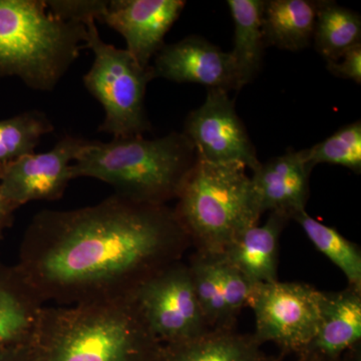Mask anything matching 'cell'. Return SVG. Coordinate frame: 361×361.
Here are the masks:
<instances>
[{"label": "cell", "mask_w": 361, "mask_h": 361, "mask_svg": "<svg viewBox=\"0 0 361 361\" xmlns=\"http://www.w3.org/2000/svg\"><path fill=\"white\" fill-rule=\"evenodd\" d=\"M87 142L65 135L51 151L11 164L0 174L1 196L16 211L32 201L59 200L73 180L71 166Z\"/></svg>", "instance_id": "obj_10"}, {"label": "cell", "mask_w": 361, "mask_h": 361, "mask_svg": "<svg viewBox=\"0 0 361 361\" xmlns=\"http://www.w3.org/2000/svg\"><path fill=\"white\" fill-rule=\"evenodd\" d=\"M246 169L197 158L174 208L197 253L223 255L242 233L258 224L261 215Z\"/></svg>", "instance_id": "obj_5"}, {"label": "cell", "mask_w": 361, "mask_h": 361, "mask_svg": "<svg viewBox=\"0 0 361 361\" xmlns=\"http://www.w3.org/2000/svg\"><path fill=\"white\" fill-rule=\"evenodd\" d=\"M322 291L303 282L254 285L248 307L255 316L253 336L275 344L283 355L307 350L317 334Z\"/></svg>", "instance_id": "obj_7"}, {"label": "cell", "mask_w": 361, "mask_h": 361, "mask_svg": "<svg viewBox=\"0 0 361 361\" xmlns=\"http://www.w3.org/2000/svg\"><path fill=\"white\" fill-rule=\"evenodd\" d=\"M151 68L154 78L205 85L208 90H238L231 54L197 35L164 45Z\"/></svg>", "instance_id": "obj_12"}, {"label": "cell", "mask_w": 361, "mask_h": 361, "mask_svg": "<svg viewBox=\"0 0 361 361\" xmlns=\"http://www.w3.org/2000/svg\"><path fill=\"white\" fill-rule=\"evenodd\" d=\"M311 167L319 164L341 166L360 174L361 123L360 121L344 126L310 149H304Z\"/></svg>", "instance_id": "obj_24"}, {"label": "cell", "mask_w": 361, "mask_h": 361, "mask_svg": "<svg viewBox=\"0 0 361 361\" xmlns=\"http://www.w3.org/2000/svg\"><path fill=\"white\" fill-rule=\"evenodd\" d=\"M360 341L361 290L348 286L341 291H322L319 329L306 351L339 358L360 346Z\"/></svg>", "instance_id": "obj_14"}, {"label": "cell", "mask_w": 361, "mask_h": 361, "mask_svg": "<svg viewBox=\"0 0 361 361\" xmlns=\"http://www.w3.org/2000/svg\"><path fill=\"white\" fill-rule=\"evenodd\" d=\"M216 260L228 314L236 322L237 316L248 306L254 285L222 255L216 256Z\"/></svg>", "instance_id": "obj_25"}, {"label": "cell", "mask_w": 361, "mask_h": 361, "mask_svg": "<svg viewBox=\"0 0 361 361\" xmlns=\"http://www.w3.org/2000/svg\"><path fill=\"white\" fill-rule=\"evenodd\" d=\"M295 220L311 243L343 273L348 286L361 290V251L357 244L345 238L336 228L324 225L308 215L306 210L296 214Z\"/></svg>", "instance_id": "obj_21"}, {"label": "cell", "mask_w": 361, "mask_h": 361, "mask_svg": "<svg viewBox=\"0 0 361 361\" xmlns=\"http://www.w3.org/2000/svg\"><path fill=\"white\" fill-rule=\"evenodd\" d=\"M44 305L16 266L0 262V351L28 338Z\"/></svg>", "instance_id": "obj_16"}, {"label": "cell", "mask_w": 361, "mask_h": 361, "mask_svg": "<svg viewBox=\"0 0 361 361\" xmlns=\"http://www.w3.org/2000/svg\"><path fill=\"white\" fill-rule=\"evenodd\" d=\"M327 70L337 78L361 84V44L355 45L336 61H327Z\"/></svg>", "instance_id": "obj_27"}, {"label": "cell", "mask_w": 361, "mask_h": 361, "mask_svg": "<svg viewBox=\"0 0 361 361\" xmlns=\"http://www.w3.org/2000/svg\"><path fill=\"white\" fill-rule=\"evenodd\" d=\"M54 130L51 121L39 111L0 121V174L11 164L35 153L42 137Z\"/></svg>", "instance_id": "obj_22"}, {"label": "cell", "mask_w": 361, "mask_h": 361, "mask_svg": "<svg viewBox=\"0 0 361 361\" xmlns=\"http://www.w3.org/2000/svg\"><path fill=\"white\" fill-rule=\"evenodd\" d=\"M191 246L174 209L114 194L37 214L14 266L44 304L73 305L130 296Z\"/></svg>", "instance_id": "obj_1"}, {"label": "cell", "mask_w": 361, "mask_h": 361, "mask_svg": "<svg viewBox=\"0 0 361 361\" xmlns=\"http://www.w3.org/2000/svg\"><path fill=\"white\" fill-rule=\"evenodd\" d=\"M195 293L209 329H235L228 314L216 256L195 252L190 259Z\"/></svg>", "instance_id": "obj_23"}, {"label": "cell", "mask_w": 361, "mask_h": 361, "mask_svg": "<svg viewBox=\"0 0 361 361\" xmlns=\"http://www.w3.org/2000/svg\"><path fill=\"white\" fill-rule=\"evenodd\" d=\"M312 42L325 61H336L355 45L361 44L360 14L334 1H316Z\"/></svg>", "instance_id": "obj_20"}, {"label": "cell", "mask_w": 361, "mask_h": 361, "mask_svg": "<svg viewBox=\"0 0 361 361\" xmlns=\"http://www.w3.org/2000/svg\"><path fill=\"white\" fill-rule=\"evenodd\" d=\"M197 161L184 133L172 132L158 139L142 135L89 141L71 166L73 179L94 178L128 200L167 205L178 198Z\"/></svg>", "instance_id": "obj_3"}, {"label": "cell", "mask_w": 361, "mask_h": 361, "mask_svg": "<svg viewBox=\"0 0 361 361\" xmlns=\"http://www.w3.org/2000/svg\"><path fill=\"white\" fill-rule=\"evenodd\" d=\"M234 23V49L230 52L237 73L238 90L251 82L262 66L266 47L261 0H229Z\"/></svg>", "instance_id": "obj_18"}, {"label": "cell", "mask_w": 361, "mask_h": 361, "mask_svg": "<svg viewBox=\"0 0 361 361\" xmlns=\"http://www.w3.org/2000/svg\"><path fill=\"white\" fill-rule=\"evenodd\" d=\"M85 26L87 49L94 51V61L82 80L104 108L99 132L116 139L142 135L151 129L145 108L147 85L154 78L151 66L142 68L127 49L106 44L96 20L87 21Z\"/></svg>", "instance_id": "obj_6"}, {"label": "cell", "mask_w": 361, "mask_h": 361, "mask_svg": "<svg viewBox=\"0 0 361 361\" xmlns=\"http://www.w3.org/2000/svg\"><path fill=\"white\" fill-rule=\"evenodd\" d=\"M296 361H361L360 346L351 349L345 355L339 358H329L317 355V353L305 351L301 355H297Z\"/></svg>", "instance_id": "obj_28"}, {"label": "cell", "mask_w": 361, "mask_h": 361, "mask_svg": "<svg viewBox=\"0 0 361 361\" xmlns=\"http://www.w3.org/2000/svg\"><path fill=\"white\" fill-rule=\"evenodd\" d=\"M288 218L269 213L264 224L248 228L223 254L252 284L270 283L278 280L280 236Z\"/></svg>", "instance_id": "obj_15"}, {"label": "cell", "mask_w": 361, "mask_h": 361, "mask_svg": "<svg viewBox=\"0 0 361 361\" xmlns=\"http://www.w3.org/2000/svg\"><path fill=\"white\" fill-rule=\"evenodd\" d=\"M185 6L183 0H113L102 23L120 33L126 49L142 68H149Z\"/></svg>", "instance_id": "obj_11"}, {"label": "cell", "mask_w": 361, "mask_h": 361, "mask_svg": "<svg viewBox=\"0 0 361 361\" xmlns=\"http://www.w3.org/2000/svg\"><path fill=\"white\" fill-rule=\"evenodd\" d=\"M87 39L85 25L52 16L44 0H0V78L51 92Z\"/></svg>", "instance_id": "obj_4"}, {"label": "cell", "mask_w": 361, "mask_h": 361, "mask_svg": "<svg viewBox=\"0 0 361 361\" xmlns=\"http://www.w3.org/2000/svg\"><path fill=\"white\" fill-rule=\"evenodd\" d=\"M313 168L302 151H288L261 163L251 178L258 212L278 213L291 220L305 210Z\"/></svg>", "instance_id": "obj_13"}, {"label": "cell", "mask_w": 361, "mask_h": 361, "mask_svg": "<svg viewBox=\"0 0 361 361\" xmlns=\"http://www.w3.org/2000/svg\"><path fill=\"white\" fill-rule=\"evenodd\" d=\"M16 348L6 349L0 351V361H18L16 355Z\"/></svg>", "instance_id": "obj_30"}, {"label": "cell", "mask_w": 361, "mask_h": 361, "mask_svg": "<svg viewBox=\"0 0 361 361\" xmlns=\"http://www.w3.org/2000/svg\"><path fill=\"white\" fill-rule=\"evenodd\" d=\"M161 344L132 296L44 305L18 361H156Z\"/></svg>", "instance_id": "obj_2"}, {"label": "cell", "mask_w": 361, "mask_h": 361, "mask_svg": "<svg viewBox=\"0 0 361 361\" xmlns=\"http://www.w3.org/2000/svg\"><path fill=\"white\" fill-rule=\"evenodd\" d=\"M316 1L270 0L263 6V33L266 47L299 51L313 39Z\"/></svg>", "instance_id": "obj_19"}, {"label": "cell", "mask_w": 361, "mask_h": 361, "mask_svg": "<svg viewBox=\"0 0 361 361\" xmlns=\"http://www.w3.org/2000/svg\"><path fill=\"white\" fill-rule=\"evenodd\" d=\"M156 361H280L268 355L253 334L235 329L209 330L203 336L172 345H161Z\"/></svg>", "instance_id": "obj_17"}, {"label": "cell", "mask_w": 361, "mask_h": 361, "mask_svg": "<svg viewBox=\"0 0 361 361\" xmlns=\"http://www.w3.org/2000/svg\"><path fill=\"white\" fill-rule=\"evenodd\" d=\"M16 210L9 205L0 193V239L4 237V232L13 225Z\"/></svg>", "instance_id": "obj_29"}, {"label": "cell", "mask_w": 361, "mask_h": 361, "mask_svg": "<svg viewBox=\"0 0 361 361\" xmlns=\"http://www.w3.org/2000/svg\"><path fill=\"white\" fill-rule=\"evenodd\" d=\"M228 92L209 89L203 104L187 116L183 133L200 160L238 163L254 172L261 163Z\"/></svg>", "instance_id": "obj_9"}, {"label": "cell", "mask_w": 361, "mask_h": 361, "mask_svg": "<svg viewBox=\"0 0 361 361\" xmlns=\"http://www.w3.org/2000/svg\"><path fill=\"white\" fill-rule=\"evenodd\" d=\"M130 296L161 345L192 341L210 330L195 293L189 266L182 260L152 275Z\"/></svg>", "instance_id": "obj_8"}, {"label": "cell", "mask_w": 361, "mask_h": 361, "mask_svg": "<svg viewBox=\"0 0 361 361\" xmlns=\"http://www.w3.org/2000/svg\"><path fill=\"white\" fill-rule=\"evenodd\" d=\"M109 2L106 0H49L45 4L49 13L59 20L85 25L92 20L102 23Z\"/></svg>", "instance_id": "obj_26"}]
</instances>
